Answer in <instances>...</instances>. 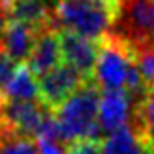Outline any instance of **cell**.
Returning <instances> with one entry per match:
<instances>
[{"label": "cell", "instance_id": "6da1fadb", "mask_svg": "<svg viewBox=\"0 0 154 154\" xmlns=\"http://www.w3.org/2000/svg\"><path fill=\"white\" fill-rule=\"evenodd\" d=\"M120 0H53L51 23L57 30L102 42L113 34Z\"/></svg>", "mask_w": 154, "mask_h": 154}, {"label": "cell", "instance_id": "7a4b0ae2", "mask_svg": "<svg viewBox=\"0 0 154 154\" xmlns=\"http://www.w3.org/2000/svg\"><path fill=\"white\" fill-rule=\"evenodd\" d=\"M100 92L92 83H85L73 94L51 111L57 137L62 143H75L83 139H96Z\"/></svg>", "mask_w": 154, "mask_h": 154}, {"label": "cell", "instance_id": "3957f363", "mask_svg": "<svg viewBox=\"0 0 154 154\" xmlns=\"http://www.w3.org/2000/svg\"><path fill=\"white\" fill-rule=\"evenodd\" d=\"M135 68L132 47L119 34H109L98 43V57L92 72L94 87L103 92L126 90L128 75Z\"/></svg>", "mask_w": 154, "mask_h": 154}, {"label": "cell", "instance_id": "277c9868", "mask_svg": "<svg viewBox=\"0 0 154 154\" xmlns=\"http://www.w3.org/2000/svg\"><path fill=\"white\" fill-rule=\"evenodd\" d=\"M119 34L132 49L154 43V0H120Z\"/></svg>", "mask_w": 154, "mask_h": 154}, {"label": "cell", "instance_id": "5b68a950", "mask_svg": "<svg viewBox=\"0 0 154 154\" xmlns=\"http://www.w3.org/2000/svg\"><path fill=\"white\" fill-rule=\"evenodd\" d=\"M85 83H88L87 79L77 73L73 68L68 64H60L55 70H51L49 73L42 75L38 79V87H40V102L47 107V109H55L60 103L68 100L77 88H81Z\"/></svg>", "mask_w": 154, "mask_h": 154}, {"label": "cell", "instance_id": "8992f818", "mask_svg": "<svg viewBox=\"0 0 154 154\" xmlns=\"http://www.w3.org/2000/svg\"><path fill=\"white\" fill-rule=\"evenodd\" d=\"M135 100L124 90L103 92L98 105V128L103 134H113L117 130L130 126L135 113Z\"/></svg>", "mask_w": 154, "mask_h": 154}, {"label": "cell", "instance_id": "52a82bcc", "mask_svg": "<svg viewBox=\"0 0 154 154\" xmlns=\"http://www.w3.org/2000/svg\"><path fill=\"white\" fill-rule=\"evenodd\" d=\"M25 64L28 66V70L32 72L38 79L62 64L60 36H58V30L53 25H47V26L38 30L32 53H30V57Z\"/></svg>", "mask_w": 154, "mask_h": 154}, {"label": "cell", "instance_id": "ba28073f", "mask_svg": "<svg viewBox=\"0 0 154 154\" xmlns=\"http://www.w3.org/2000/svg\"><path fill=\"white\" fill-rule=\"evenodd\" d=\"M58 36H60L62 62L73 68L83 79L88 81L92 77V72H94L96 57H98V42L64 32V30H58Z\"/></svg>", "mask_w": 154, "mask_h": 154}, {"label": "cell", "instance_id": "9c48e42d", "mask_svg": "<svg viewBox=\"0 0 154 154\" xmlns=\"http://www.w3.org/2000/svg\"><path fill=\"white\" fill-rule=\"evenodd\" d=\"M36 36H38V28L11 19L8 23L2 38H0V45L15 64H25L30 53H32Z\"/></svg>", "mask_w": 154, "mask_h": 154}, {"label": "cell", "instance_id": "30bf717a", "mask_svg": "<svg viewBox=\"0 0 154 154\" xmlns=\"http://www.w3.org/2000/svg\"><path fill=\"white\" fill-rule=\"evenodd\" d=\"M150 143L134 124L117 130L102 141V154H147Z\"/></svg>", "mask_w": 154, "mask_h": 154}, {"label": "cell", "instance_id": "8fae6325", "mask_svg": "<svg viewBox=\"0 0 154 154\" xmlns=\"http://www.w3.org/2000/svg\"><path fill=\"white\" fill-rule=\"evenodd\" d=\"M2 98L6 102H40L38 77L28 70L26 64L15 68L10 83L2 90Z\"/></svg>", "mask_w": 154, "mask_h": 154}, {"label": "cell", "instance_id": "7c38bea8", "mask_svg": "<svg viewBox=\"0 0 154 154\" xmlns=\"http://www.w3.org/2000/svg\"><path fill=\"white\" fill-rule=\"evenodd\" d=\"M135 128L141 132V135L154 145V88H147V92L137 100L135 103Z\"/></svg>", "mask_w": 154, "mask_h": 154}, {"label": "cell", "instance_id": "4fadbf2b", "mask_svg": "<svg viewBox=\"0 0 154 154\" xmlns=\"http://www.w3.org/2000/svg\"><path fill=\"white\" fill-rule=\"evenodd\" d=\"M134 64L147 88H154V43L132 49Z\"/></svg>", "mask_w": 154, "mask_h": 154}, {"label": "cell", "instance_id": "5bb4252c", "mask_svg": "<svg viewBox=\"0 0 154 154\" xmlns=\"http://www.w3.org/2000/svg\"><path fill=\"white\" fill-rule=\"evenodd\" d=\"M38 154H66L64 143L57 135H42L36 139Z\"/></svg>", "mask_w": 154, "mask_h": 154}, {"label": "cell", "instance_id": "9a60e30c", "mask_svg": "<svg viewBox=\"0 0 154 154\" xmlns=\"http://www.w3.org/2000/svg\"><path fill=\"white\" fill-rule=\"evenodd\" d=\"M66 154H102V143L98 139L75 141L66 147Z\"/></svg>", "mask_w": 154, "mask_h": 154}, {"label": "cell", "instance_id": "2e32d148", "mask_svg": "<svg viewBox=\"0 0 154 154\" xmlns=\"http://www.w3.org/2000/svg\"><path fill=\"white\" fill-rule=\"evenodd\" d=\"M17 66L19 64H15L13 60L8 57V53L2 49V45H0V94H2L4 87L10 83V79H11V75H13Z\"/></svg>", "mask_w": 154, "mask_h": 154}, {"label": "cell", "instance_id": "e0dca14e", "mask_svg": "<svg viewBox=\"0 0 154 154\" xmlns=\"http://www.w3.org/2000/svg\"><path fill=\"white\" fill-rule=\"evenodd\" d=\"M10 21H11L10 8L4 6V4H0V38H2V34H4V30H6V26H8Z\"/></svg>", "mask_w": 154, "mask_h": 154}, {"label": "cell", "instance_id": "ac0fdd59", "mask_svg": "<svg viewBox=\"0 0 154 154\" xmlns=\"http://www.w3.org/2000/svg\"><path fill=\"white\" fill-rule=\"evenodd\" d=\"M15 2H21V0H0V4H4V6H8V8H11Z\"/></svg>", "mask_w": 154, "mask_h": 154}, {"label": "cell", "instance_id": "d6986e66", "mask_svg": "<svg viewBox=\"0 0 154 154\" xmlns=\"http://www.w3.org/2000/svg\"><path fill=\"white\" fill-rule=\"evenodd\" d=\"M150 154H154V145H152V147H150Z\"/></svg>", "mask_w": 154, "mask_h": 154}, {"label": "cell", "instance_id": "ffe728a7", "mask_svg": "<svg viewBox=\"0 0 154 154\" xmlns=\"http://www.w3.org/2000/svg\"><path fill=\"white\" fill-rule=\"evenodd\" d=\"M0 100H2V94H0Z\"/></svg>", "mask_w": 154, "mask_h": 154}]
</instances>
